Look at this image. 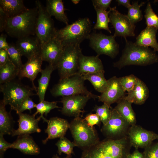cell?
I'll return each mask as SVG.
<instances>
[{"label": "cell", "instance_id": "cell-1", "mask_svg": "<svg viewBox=\"0 0 158 158\" xmlns=\"http://www.w3.org/2000/svg\"><path fill=\"white\" fill-rule=\"evenodd\" d=\"M124 38L125 47L119 60L114 63V67L120 69L127 66H146L158 62V56L156 51L149 47L137 45L128 41L126 38Z\"/></svg>", "mask_w": 158, "mask_h": 158}, {"label": "cell", "instance_id": "cell-2", "mask_svg": "<svg viewBox=\"0 0 158 158\" xmlns=\"http://www.w3.org/2000/svg\"><path fill=\"white\" fill-rule=\"evenodd\" d=\"M37 15L38 9L36 6L8 18L4 31L10 37L18 39L35 35Z\"/></svg>", "mask_w": 158, "mask_h": 158}, {"label": "cell", "instance_id": "cell-3", "mask_svg": "<svg viewBox=\"0 0 158 158\" xmlns=\"http://www.w3.org/2000/svg\"><path fill=\"white\" fill-rule=\"evenodd\" d=\"M92 23L87 18H80L65 27L56 30L55 37L63 47L69 45H80L90 35Z\"/></svg>", "mask_w": 158, "mask_h": 158}, {"label": "cell", "instance_id": "cell-4", "mask_svg": "<svg viewBox=\"0 0 158 158\" xmlns=\"http://www.w3.org/2000/svg\"><path fill=\"white\" fill-rule=\"evenodd\" d=\"M69 129L76 146L84 150L95 146L100 142L94 127L89 126L80 117L75 118L71 121Z\"/></svg>", "mask_w": 158, "mask_h": 158}, {"label": "cell", "instance_id": "cell-5", "mask_svg": "<svg viewBox=\"0 0 158 158\" xmlns=\"http://www.w3.org/2000/svg\"><path fill=\"white\" fill-rule=\"evenodd\" d=\"M85 81L83 76L77 73L60 79L51 90L50 92L52 96L56 97L83 95L94 99H98L99 96L92 93L87 90L84 85Z\"/></svg>", "mask_w": 158, "mask_h": 158}, {"label": "cell", "instance_id": "cell-6", "mask_svg": "<svg viewBox=\"0 0 158 158\" xmlns=\"http://www.w3.org/2000/svg\"><path fill=\"white\" fill-rule=\"evenodd\" d=\"M32 89L14 79L0 84V91L3 94L2 100L6 105L17 111L22 102L27 97L33 95Z\"/></svg>", "mask_w": 158, "mask_h": 158}, {"label": "cell", "instance_id": "cell-7", "mask_svg": "<svg viewBox=\"0 0 158 158\" xmlns=\"http://www.w3.org/2000/svg\"><path fill=\"white\" fill-rule=\"evenodd\" d=\"M82 54L80 45H69L64 47L62 53L56 66L60 79L77 73L80 58Z\"/></svg>", "mask_w": 158, "mask_h": 158}, {"label": "cell", "instance_id": "cell-8", "mask_svg": "<svg viewBox=\"0 0 158 158\" xmlns=\"http://www.w3.org/2000/svg\"><path fill=\"white\" fill-rule=\"evenodd\" d=\"M35 2L38 9L35 35L42 47L48 40L55 37L56 30L54 27L53 20L45 7L39 0L36 1Z\"/></svg>", "mask_w": 158, "mask_h": 158}, {"label": "cell", "instance_id": "cell-9", "mask_svg": "<svg viewBox=\"0 0 158 158\" xmlns=\"http://www.w3.org/2000/svg\"><path fill=\"white\" fill-rule=\"evenodd\" d=\"M113 35L108 36L102 33L91 34L88 39L90 47L96 52L97 55L105 54L112 58L118 54L119 45Z\"/></svg>", "mask_w": 158, "mask_h": 158}, {"label": "cell", "instance_id": "cell-10", "mask_svg": "<svg viewBox=\"0 0 158 158\" xmlns=\"http://www.w3.org/2000/svg\"><path fill=\"white\" fill-rule=\"evenodd\" d=\"M130 126L114 108L112 109L109 120L106 124L103 125L101 131L107 139H118L127 136Z\"/></svg>", "mask_w": 158, "mask_h": 158}, {"label": "cell", "instance_id": "cell-11", "mask_svg": "<svg viewBox=\"0 0 158 158\" xmlns=\"http://www.w3.org/2000/svg\"><path fill=\"white\" fill-rule=\"evenodd\" d=\"M95 146L113 158H127L132 147L127 136L116 140L107 139Z\"/></svg>", "mask_w": 158, "mask_h": 158}, {"label": "cell", "instance_id": "cell-12", "mask_svg": "<svg viewBox=\"0 0 158 158\" xmlns=\"http://www.w3.org/2000/svg\"><path fill=\"white\" fill-rule=\"evenodd\" d=\"M116 6L112 8L109 15L110 22L114 28L113 35L116 37L121 36L126 38L135 35V26L130 21L127 15H123L116 10Z\"/></svg>", "mask_w": 158, "mask_h": 158}, {"label": "cell", "instance_id": "cell-13", "mask_svg": "<svg viewBox=\"0 0 158 158\" xmlns=\"http://www.w3.org/2000/svg\"><path fill=\"white\" fill-rule=\"evenodd\" d=\"M157 134L136 124L131 126L127 133L130 144L135 148L145 149L157 139Z\"/></svg>", "mask_w": 158, "mask_h": 158}, {"label": "cell", "instance_id": "cell-14", "mask_svg": "<svg viewBox=\"0 0 158 158\" xmlns=\"http://www.w3.org/2000/svg\"><path fill=\"white\" fill-rule=\"evenodd\" d=\"M90 99V96L83 95L62 97L61 102L63 107L61 112L67 116L79 117L80 114L84 112V107Z\"/></svg>", "mask_w": 158, "mask_h": 158}, {"label": "cell", "instance_id": "cell-15", "mask_svg": "<svg viewBox=\"0 0 158 158\" xmlns=\"http://www.w3.org/2000/svg\"><path fill=\"white\" fill-rule=\"evenodd\" d=\"M63 48L61 42L54 37L41 47L40 55L43 61H47L56 67Z\"/></svg>", "mask_w": 158, "mask_h": 158}, {"label": "cell", "instance_id": "cell-16", "mask_svg": "<svg viewBox=\"0 0 158 158\" xmlns=\"http://www.w3.org/2000/svg\"><path fill=\"white\" fill-rule=\"evenodd\" d=\"M108 80L109 85L107 89L99 96L98 99L99 101L111 106L125 97V91L120 85L118 78L114 76Z\"/></svg>", "mask_w": 158, "mask_h": 158}, {"label": "cell", "instance_id": "cell-17", "mask_svg": "<svg viewBox=\"0 0 158 158\" xmlns=\"http://www.w3.org/2000/svg\"><path fill=\"white\" fill-rule=\"evenodd\" d=\"M18 114V128L14 130L11 135L12 136L29 135L32 133L41 131L38 126V121L40 119L39 117L35 118L33 115H31L22 113Z\"/></svg>", "mask_w": 158, "mask_h": 158}, {"label": "cell", "instance_id": "cell-18", "mask_svg": "<svg viewBox=\"0 0 158 158\" xmlns=\"http://www.w3.org/2000/svg\"><path fill=\"white\" fill-rule=\"evenodd\" d=\"M16 45L22 56L28 59L40 55L41 45L36 37L30 36L18 39Z\"/></svg>", "mask_w": 158, "mask_h": 158}, {"label": "cell", "instance_id": "cell-19", "mask_svg": "<svg viewBox=\"0 0 158 158\" xmlns=\"http://www.w3.org/2000/svg\"><path fill=\"white\" fill-rule=\"evenodd\" d=\"M43 61L40 55L28 59L19 70L18 76L19 78L26 77L32 82L33 89L37 90L34 81L38 74L41 73Z\"/></svg>", "mask_w": 158, "mask_h": 158}, {"label": "cell", "instance_id": "cell-20", "mask_svg": "<svg viewBox=\"0 0 158 158\" xmlns=\"http://www.w3.org/2000/svg\"><path fill=\"white\" fill-rule=\"evenodd\" d=\"M48 125L45 132L48 134L47 138L42 141L46 144L49 139L61 138L64 136L69 127L68 121L63 118L58 117L51 118L48 121Z\"/></svg>", "mask_w": 158, "mask_h": 158}, {"label": "cell", "instance_id": "cell-21", "mask_svg": "<svg viewBox=\"0 0 158 158\" xmlns=\"http://www.w3.org/2000/svg\"><path fill=\"white\" fill-rule=\"evenodd\" d=\"M105 71L99 56H87L82 54L79 59V67L77 74L83 75Z\"/></svg>", "mask_w": 158, "mask_h": 158}, {"label": "cell", "instance_id": "cell-22", "mask_svg": "<svg viewBox=\"0 0 158 158\" xmlns=\"http://www.w3.org/2000/svg\"><path fill=\"white\" fill-rule=\"evenodd\" d=\"M149 96L148 89L145 83L138 78L132 90L125 96L128 102L137 105L144 104Z\"/></svg>", "mask_w": 158, "mask_h": 158}, {"label": "cell", "instance_id": "cell-23", "mask_svg": "<svg viewBox=\"0 0 158 158\" xmlns=\"http://www.w3.org/2000/svg\"><path fill=\"white\" fill-rule=\"evenodd\" d=\"M10 148L17 149L25 154L30 155L38 154L40 151L38 145L29 135L18 136L17 139L11 143Z\"/></svg>", "mask_w": 158, "mask_h": 158}, {"label": "cell", "instance_id": "cell-24", "mask_svg": "<svg viewBox=\"0 0 158 158\" xmlns=\"http://www.w3.org/2000/svg\"><path fill=\"white\" fill-rule=\"evenodd\" d=\"M157 30L153 27H147L142 30L136 38L135 43L145 47H150L158 52V43L156 39Z\"/></svg>", "mask_w": 158, "mask_h": 158}, {"label": "cell", "instance_id": "cell-25", "mask_svg": "<svg viewBox=\"0 0 158 158\" xmlns=\"http://www.w3.org/2000/svg\"><path fill=\"white\" fill-rule=\"evenodd\" d=\"M0 8L8 18L20 14L28 9L22 0H0Z\"/></svg>", "mask_w": 158, "mask_h": 158}, {"label": "cell", "instance_id": "cell-26", "mask_svg": "<svg viewBox=\"0 0 158 158\" xmlns=\"http://www.w3.org/2000/svg\"><path fill=\"white\" fill-rule=\"evenodd\" d=\"M46 9L51 16L68 25V19L65 13V8L62 0H47Z\"/></svg>", "mask_w": 158, "mask_h": 158}, {"label": "cell", "instance_id": "cell-27", "mask_svg": "<svg viewBox=\"0 0 158 158\" xmlns=\"http://www.w3.org/2000/svg\"><path fill=\"white\" fill-rule=\"evenodd\" d=\"M125 97L117 103L114 109L130 126L135 125L136 123V115L132 108V103L126 100Z\"/></svg>", "mask_w": 158, "mask_h": 158}, {"label": "cell", "instance_id": "cell-28", "mask_svg": "<svg viewBox=\"0 0 158 158\" xmlns=\"http://www.w3.org/2000/svg\"><path fill=\"white\" fill-rule=\"evenodd\" d=\"M56 69V67L49 64L41 72V76L38 80V87L37 88V95L40 102L44 100L45 93L48 87L52 73Z\"/></svg>", "mask_w": 158, "mask_h": 158}, {"label": "cell", "instance_id": "cell-29", "mask_svg": "<svg viewBox=\"0 0 158 158\" xmlns=\"http://www.w3.org/2000/svg\"><path fill=\"white\" fill-rule=\"evenodd\" d=\"M105 71L85 74L82 75L85 80H88L92 84L95 89L101 93L107 89L109 82L104 75Z\"/></svg>", "mask_w": 158, "mask_h": 158}, {"label": "cell", "instance_id": "cell-30", "mask_svg": "<svg viewBox=\"0 0 158 158\" xmlns=\"http://www.w3.org/2000/svg\"><path fill=\"white\" fill-rule=\"evenodd\" d=\"M5 106L1 100L0 104V134L12 135L14 130L13 121L11 114L6 111Z\"/></svg>", "mask_w": 158, "mask_h": 158}, {"label": "cell", "instance_id": "cell-31", "mask_svg": "<svg viewBox=\"0 0 158 158\" xmlns=\"http://www.w3.org/2000/svg\"><path fill=\"white\" fill-rule=\"evenodd\" d=\"M19 69L9 59L6 63L0 67V83L2 84L14 79L18 76Z\"/></svg>", "mask_w": 158, "mask_h": 158}, {"label": "cell", "instance_id": "cell-32", "mask_svg": "<svg viewBox=\"0 0 158 158\" xmlns=\"http://www.w3.org/2000/svg\"><path fill=\"white\" fill-rule=\"evenodd\" d=\"M112 8H110L109 10L108 11L97 8L95 9L96 12L97 19L96 23L94 26V29H104L111 33L108 25L110 22L109 15Z\"/></svg>", "mask_w": 158, "mask_h": 158}, {"label": "cell", "instance_id": "cell-33", "mask_svg": "<svg viewBox=\"0 0 158 158\" xmlns=\"http://www.w3.org/2000/svg\"><path fill=\"white\" fill-rule=\"evenodd\" d=\"M57 102H49L44 100L36 104V108L37 111L33 115L35 116L38 114H40L39 118H42L44 121L48 122V120L45 118L43 116L44 114L46 116L47 114L52 109L55 108H59V107L57 105Z\"/></svg>", "mask_w": 158, "mask_h": 158}, {"label": "cell", "instance_id": "cell-34", "mask_svg": "<svg viewBox=\"0 0 158 158\" xmlns=\"http://www.w3.org/2000/svg\"><path fill=\"white\" fill-rule=\"evenodd\" d=\"M58 149V152L59 155L62 153L67 155V158H70L73 153V148L76 146L74 143L71 142L64 136L60 138L56 144Z\"/></svg>", "mask_w": 158, "mask_h": 158}, {"label": "cell", "instance_id": "cell-35", "mask_svg": "<svg viewBox=\"0 0 158 158\" xmlns=\"http://www.w3.org/2000/svg\"><path fill=\"white\" fill-rule=\"evenodd\" d=\"M145 3L142 2L138 4V1L133 2L131 6L128 8V11L127 16L131 22L133 24L141 20L143 18V15L140 7Z\"/></svg>", "mask_w": 158, "mask_h": 158}, {"label": "cell", "instance_id": "cell-36", "mask_svg": "<svg viewBox=\"0 0 158 158\" xmlns=\"http://www.w3.org/2000/svg\"><path fill=\"white\" fill-rule=\"evenodd\" d=\"M6 51L10 61L20 70L23 65L21 59L22 55L16 44H9Z\"/></svg>", "mask_w": 158, "mask_h": 158}, {"label": "cell", "instance_id": "cell-37", "mask_svg": "<svg viewBox=\"0 0 158 158\" xmlns=\"http://www.w3.org/2000/svg\"><path fill=\"white\" fill-rule=\"evenodd\" d=\"M112 108L111 106L104 103L101 106L96 105L93 110L100 118L103 125L106 124L109 120L111 115Z\"/></svg>", "mask_w": 158, "mask_h": 158}, {"label": "cell", "instance_id": "cell-38", "mask_svg": "<svg viewBox=\"0 0 158 158\" xmlns=\"http://www.w3.org/2000/svg\"><path fill=\"white\" fill-rule=\"evenodd\" d=\"M145 12L147 27H153L158 30V16L154 12L149 2L147 3Z\"/></svg>", "mask_w": 158, "mask_h": 158}, {"label": "cell", "instance_id": "cell-39", "mask_svg": "<svg viewBox=\"0 0 158 158\" xmlns=\"http://www.w3.org/2000/svg\"><path fill=\"white\" fill-rule=\"evenodd\" d=\"M81 158H113L101 151L95 146L85 149L82 153Z\"/></svg>", "mask_w": 158, "mask_h": 158}, {"label": "cell", "instance_id": "cell-40", "mask_svg": "<svg viewBox=\"0 0 158 158\" xmlns=\"http://www.w3.org/2000/svg\"><path fill=\"white\" fill-rule=\"evenodd\" d=\"M138 78L133 74L118 78L120 85L126 92H129L132 90Z\"/></svg>", "mask_w": 158, "mask_h": 158}, {"label": "cell", "instance_id": "cell-41", "mask_svg": "<svg viewBox=\"0 0 158 158\" xmlns=\"http://www.w3.org/2000/svg\"><path fill=\"white\" fill-rule=\"evenodd\" d=\"M142 154L143 158H158V142L144 149Z\"/></svg>", "mask_w": 158, "mask_h": 158}, {"label": "cell", "instance_id": "cell-42", "mask_svg": "<svg viewBox=\"0 0 158 158\" xmlns=\"http://www.w3.org/2000/svg\"><path fill=\"white\" fill-rule=\"evenodd\" d=\"M36 104L32 99L29 97L26 98L21 103L16 111L17 114L22 113L26 110H29L31 112L32 109L36 107Z\"/></svg>", "mask_w": 158, "mask_h": 158}, {"label": "cell", "instance_id": "cell-43", "mask_svg": "<svg viewBox=\"0 0 158 158\" xmlns=\"http://www.w3.org/2000/svg\"><path fill=\"white\" fill-rule=\"evenodd\" d=\"M88 125L92 127L95 125L100 126L101 121L99 116L96 114L90 113L86 115L84 119Z\"/></svg>", "mask_w": 158, "mask_h": 158}, {"label": "cell", "instance_id": "cell-44", "mask_svg": "<svg viewBox=\"0 0 158 158\" xmlns=\"http://www.w3.org/2000/svg\"><path fill=\"white\" fill-rule=\"evenodd\" d=\"M92 4L94 8L106 11L108 8H110V5L111 0H93Z\"/></svg>", "mask_w": 158, "mask_h": 158}, {"label": "cell", "instance_id": "cell-45", "mask_svg": "<svg viewBox=\"0 0 158 158\" xmlns=\"http://www.w3.org/2000/svg\"><path fill=\"white\" fill-rule=\"evenodd\" d=\"M4 135L0 134V158H2L4 152L10 148L11 143L6 142L4 138Z\"/></svg>", "mask_w": 158, "mask_h": 158}, {"label": "cell", "instance_id": "cell-46", "mask_svg": "<svg viewBox=\"0 0 158 158\" xmlns=\"http://www.w3.org/2000/svg\"><path fill=\"white\" fill-rule=\"evenodd\" d=\"M8 18L4 11L1 8H0V32H2L3 31L5 30Z\"/></svg>", "mask_w": 158, "mask_h": 158}, {"label": "cell", "instance_id": "cell-47", "mask_svg": "<svg viewBox=\"0 0 158 158\" xmlns=\"http://www.w3.org/2000/svg\"><path fill=\"white\" fill-rule=\"evenodd\" d=\"M9 59L7 51L0 49V67L5 64Z\"/></svg>", "mask_w": 158, "mask_h": 158}, {"label": "cell", "instance_id": "cell-48", "mask_svg": "<svg viewBox=\"0 0 158 158\" xmlns=\"http://www.w3.org/2000/svg\"><path fill=\"white\" fill-rule=\"evenodd\" d=\"M7 35L3 34L0 36V49L6 50L9 47L8 44L6 41Z\"/></svg>", "mask_w": 158, "mask_h": 158}, {"label": "cell", "instance_id": "cell-49", "mask_svg": "<svg viewBox=\"0 0 158 158\" xmlns=\"http://www.w3.org/2000/svg\"><path fill=\"white\" fill-rule=\"evenodd\" d=\"M127 158H143V157L142 154L140 152L138 149L135 148L132 153H130L128 155Z\"/></svg>", "mask_w": 158, "mask_h": 158}, {"label": "cell", "instance_id": "cell-50", "mask_svg": "<svg viewBox=\"0 0 158 158\" xmlns=\"http://www.w3.org/2000/svg\"><path fill=\"white\" fill-rule=\"evenodd\" d=\"M116 1L117 2L118 5H123L128 8L131 5L130 3V0H117Z\"/></svg>", "mask_w": 158, "mask_h": 158}, {"label": "cell", "instance_id": "cell-51", "mask_svg": "<svg viewBox=\"0 0 158 158\" xmlns=\"http://www.w3.org/2000/svg\"><path fill=\"white\" fill-rule=\"evenodd\" d=\"M72 2L74 4H77L79 3L80 0H71Z\"/></svg>", "mask_w": 158, "mask_h": 158}, {"label": "cell", "instance_id": "cell-52", "mask_svg": "<svg viewBox=\"0 0 158 158\" xmlns=\"http://www.w3.org/2000/svg\"><path fill=\"white\" fill-rule=\"evenodd\" d=\"M52 158H61L59 157L57 154L54 155L53 157ZM66 158H67V157Z\"/></svg>", "mask_w": 158, "mask_h": 158}, {"label": "cell", "instance_id": "cell-53", "mask_svg": "<svg viewBox=\"0 0 158 158\" xmlns=\"http://www.w3.org/2000/svg\"><path fill=\"white\" fill-rule=\"evenodd\" d=\"M157 139L158 140V134H157Z\"/></svg>", "mask_w": 158, "mask_h": 158}]
</instances>
